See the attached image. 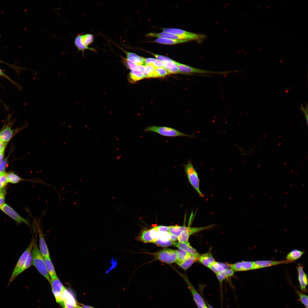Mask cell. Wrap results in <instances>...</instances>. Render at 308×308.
I'll return each mask as SVG.
<instances>
[{"instance_id":"1","label":"cell","mask_w":308,"mask_h":308,"mask_svg":"<svg viewBox=\"0 0 308 308\" xmlns=\"http://www.w3.org/2000/svg\"><path fill=\"white\" fill-rule=\"evenodd\" d=\"M37 234L33 239V245L31 251L33 265L40 273L49 282L50 279L47 271L43 256L41 254L37 246Z\"/></svg>"},{"instance_id":"2","label":"cell","mask_w":308,"mask_h":308,"mask_svg":"<svg viewBox=\"0 0 308 308\" xmlns=\"http://www.w3.org/2000/svg\"><path fill=\"white\" fill-rule=\"evenodd\" d=\"M144 131L153 132L167 137H186L191 138L194 137V136L193 135L187 134L173 128L167 126H148L144 129Z\"/></svg>"},{"instance_id":"3","label":"cell","mask_w":308,"mask_h":308,"mask_svg":"<svg viewBox=\"0 0 308 308\" xmlns=\"http://www.w3.org/2000/svg\"><path fill=\"white\" fill-rule=\"evenodd\" d=\"M184 168L190 184L200 196L203 197V194L200 190L199 180L197 173L191 159H189L187 163L184 165Z\"/></svg>"},{"instance_id":"4","label":"cell","mask_w":308,"mask_h":308,"mask_svg":"<svg viewBox=\"0 0 308 308\" xmlns=\"http://www.w3.org/2000/svg\"><path fill=\"white\" fill-rule=\"evenodd\" d=\"M94 40V36L93 35L86 34L77 36L74 38V43L78 50L81 51L84 55V51L87 49L96 51L94 48L88 47L93 42Z\"/></svg>"},{"instance_id":"5","label":"cell","mask_w":308,"mask_h":308,"mask_svg":"<svg viewBox=\"0 0 308 308\" xmlns=\"http://www.w3.org/2000/svg\"><path fill=\"white\" fill-rule=\"evenodd\" d=\"M33 245V239L28 247L22 254L18 260L10 276L8 287L11 282L20 274V271L24 266L29 253L31 252Z\"/></svg>"},{"instance_id":"6","label":"cell","mask_w":308,"mask_h":308,"mask_svg":"<svg viewBox=\"0 0 308 308\" xmlns=\"http://www.w3.org/2000/svg\"><path fill=\"white\" fill-rule=\"evenodd\" d=\"M148 36L156 37L158 38H165L173 39L184 40H196L200 41L205 38L203 35L198 34L195 36H187L165 32H161L158 33H149L146 35Z\"/></svg>"},{"instance_id":"7","label":"cell","mask_w":308,"mask_h":308,"mask_svg":"<svg viewBox=\"0 0 308 308\" xmlns=\"http://www.w3.org/2000/svg\"><path fill=\"white\" fill-rule=\"evenodd\" d=\"M155 258L167 264H171L177 260V250L165 248L153 254Z\"/></svg>"},{"instance_id":"8","label":"cell","mask_w":308,"mask_h":308,"mask_svg":"<svg viewBox=\"0 0 308 308\" xmlns=\"http://www.w3.org/2000/svg\"><path fill=\"white\" fill-rule=\"evenodd\" d=\"M214 224H211L206 226L202 227H190L185 226V229L177 237L179 242L186 243L188 242L190 236L194 234L208 229L212 227Z\"/></svg>"},{"instance_id":"9","label":"cell","mask_w":308,"mask_h":308,"mask_svg":"<svg viewBox=\"0 0 308 308\" xmlns=\"http://www.w3.org/2000/svg\"><path fill=\"white\" fill-rule=\"evenodd\" d=\"M50 282L56 302L62 306L63 303L62 293L65 287L58 278L56 279H50Z\"/></svg>"},{"instance_id":"10","label":"cell","mask_w":308,"mask_h":308,"mask_svg":"<svg viewBox=\"0 0 308 308\" xmlns=\"http://www.w3.org/2000/svg\"><path fill=\"white\" fill-rule=\"evenodd\" d=\"M62 298L63 308H76V301L71 291L65 288L62 293Z\"/></svg>"},{"instance_id":"11","label":"cell","mask_w":308,"mask_h":308,"mask_svg":"<svg viewBox=\"0 0 308 308\" xmlns=\"http://www.w3.org/2000/svg\"><path fill=\"white\" fill-rule=\"evenodd\" d=\"M188 287L191 293L193 299L198 308H206L207 307L204 299L195 288L188 279L186 276L184 277Z\"/></svg>"},{"instance_id":"12","label":"cell","mask_w":308,"mask_h":308,"mask_svg":"<svg viewBox=\"0 0 308 308\" xmlns=\"http://www.w3.org/2000/svg\"><path fill=\"white\" fill-rule=\"evenodd\" d=\"M1 209L7 215L14 220L18 224L24 223L29 225L28 220L21 217L16 212L7 204L4 203L1 206Z\"/></svg>"},{"instance_id":"13","label":"cell","mask_w":308,"mask_h":308,"mask_svg":"<svg viewBox=\"0 0 308 308\" xmlns=\"http://www.w3.org/2000/svg\"><path fill=\"white\" fill-rule=\"evenodd\" d=\"M229 266L230 268L234 271H244L254 270V264L253 262L252 261H243L229 264Z\"/></svg>"},{"instance_id":"14","label":"cell","mask_w":308,"mask_h":308,"mask_svg":"<svg viewBox=\"0 0 308 308\" xmlns=\"http://www.w3.org/2000/svg\"><path fill=\"white\" fill-rule=\"evenodd\" d=\"M253 262L254 264V270L268 267L280 264L291 263L286 260L281 261L262 260L256 261Z\"/></svg>"},{"instance_id":"15","label":"cell","mask_w":308,"mask_h":308,"mask_svg":"<svg viewBox=\"0 0 308 308\" xmlns=\"http://www.w3.org/2000/svg\"><path fill=\"white\" fill-rule=\"evenodd\" d=\"M302 265L299 263L297 267L298 271V279L299 283L300 289L303 292H306L307 286L308 284V279L306 274L303 269Z\"/></svg>"},{"instance_id":"16","label":"cell","mask_w":308,"mask_h":308,"mask_svg":"<svg viewBox=\"0 0 308 308\" xmlns=\"http://www.w3.org/2000/svg\"><path fill=\"white\" fill-rule=\"evenodd\" d=\"M37 227L39 236V250L44 258L50 257L47 246L43 237L42 232L38 225Z\"/></svg>"},{"instance_id":"17","label":"cell","mask_w":308,"mask_h":308,"mask_svg":"<svg viewBox=\"0 0 308 308\" xmlns=\"http://www.w3.org/2000/svg\"><path fill=\"white\" fill-rule=\"evenodd\" d=\"M174 246L179 248L182 249L191 255H192L198 260L200 256V254L189 244V242L176 243Z\"/></svg>"},{"instance_id":"18","label":"cell","mask_w":308,"mask_h":308,"mask_svg":"<svg viewBox=\"0 0 308 308\" xmlns=\"http://www.w3.org/2000/svg\"><path fill=\"white\" fill-rule=\"evenodd\" d=\"M125 53L126 58L125 60L131 63L138 65H143L144 64V58L133 52H130L122 49Z\"/></svg>"},{"instance_id":"19","label":"cell","mask_w":308,"mask_h":308,"mask_svg":"<svg viewBox=\"0 0 308 308\" xmlns=\"http://www.w3.org/2000/svg\"><path fill=\"white\" fill-rule=\"evenodd\" d=\"M198 261L208 267L216 261L212 254L210 252H207L200 255Z\"/></svg>"},{"instance_id":"20","label":"cell","mask_w":308,"mask_h":308,"mask_svg":"<svg viewBox=\"0 0 308 308\" xmlns=\"http://www.w3.org/2000/svg\"><path fill=\"white\" fill-rule=\"evenodd\" d=\"M46 269L51 279H56L58 277L50 257L44 258Z\"/></svg>"},{"instance_id":"21","label":"cell","mask_w":308,"mask_h":308,"mask_svg":"<svg viewBox=\"0 0 308 308\" xmlns=\"http://www.w3.org/2000/svg\"><path fill=\"white\" fill-rule=\"evenodd\" d=\"M208 268L216 274L223 272L230 267L229 264L215 261Z\"/></svg>"},{"instance_id":"22","label":"cell","mask_w":308,"mask_h":308,"mask_svg":"<svg viewBox=\"0 0 308 308\" xmlns=\"http://www.w3.org/2000/svg\"><path fill=\"white\" fill-rule=\"evenodd\" d=\"M198 260L192 255L188 258L183 260H177L176 264L184 270L189 268L195 262Z\"/></svg>"},{"instance_id":"23","label":"cell","mask_w":308,"mask_h":308,"mask_svg":"<svg viewBox=\"0 0 308 308\" xmlns=\"http://www.w3.org/2000/svg\"><path fill=\"white\" fill-rule=\"evenodd\" d=\"M162 29L163 32H165L185 36H195L198 35L177 29L162 28Z\"/></svg>"},{"instance_id":"24","label":"cell","mask_w":308,"mask_h":308,"mask_svg":"<svg viewBox=\"0 0 308 308\" xmlns=\"http://www.w3.org/2000/svg\"><path fill=\"white\" fill-rule=\"evenodd\" d=\"M144 78L143 73L137 69L131 70L128 76V79L131 83H135Z\"/></svg>"},{"instance_id":"25","label":"cell","mask_w":308,"mask_h":308,"mask_svg":"<svg viewBox=\"0 0 308 308\" xmlns=\"http://www.w3.org/2000/svg\"><path fill=\"white\" fill-rule=\"evenodd\" d=\"M164 68L167 71L169 74H177L179 73V70L175 61L172 60L166 61L163 63Z\"/></svg>"},{"instance_id":"26","label":"cell","mask_w":308,"mask_h":308,"mask_svg":"<svg viewBox=\"0 0 308 308\" xmlns=\"http://www.w3.org/2000/svg\"><path fill=\"white\" fill-rule=\"evenodd\" d=\"M304 253L303 251L294 249L287 254L285 259L286 260L292 262L300 258Z\"/></svg>"},{"instance_id":"27","label":"cell","mask_w":308,"mask_h":308,"mask_svg":"<svg viewBox=\"0 0 308 308\" xmlns=\"http://www.w3.org/2000/svg\"><path fill=\"white\" fill-rule=\"evenodd\" d=\"M13 134L11 127H7L0 132V139L3 142H7L11 139Z\"/></svg>"},{"instance_id":"28","label":"cell","mask_w":308,"mask_h":308,"mask_svg":"<svg viewBox=\"0 0 308 308\" xmlns=\"http://www.w3.org/2000/svg\"><path fill=\"white\" fill-rule=\"evenodd\" d=\"M188 41L184 40L162 38H158L153 41L157 43L167 44H173L183 43Z\"/></svg>"},{"instance_id":"29","label":"cell","mask_w":308,"mask_h":308,"mask_svg":"<svg viewBox=\"0 0 308 308\" xmlns=\"http://www.w3.org/2000/svg\"><path fill=\"white\" fill-rule=\"evenodd\" d=\"M137 238L144 243H153V240L151 236L150 230L142 231Z\"/></svg>"},{"instance_id":"30","label":"cell","mask_w":308,"mask_h":308,"mask_svg":"<svg viewBox=\"0 0 308 308\" xmlns=\"http://www.w3.org/2000/svg\"><path fill=\"white\" fill-rule=\"evenodd\" d=\"M185 226H169L168 232L171 234L178 237L185 229Z\"/></svg>"},{"instance_id":"31","label":"cell","mask_w":308,"mask_h":308,"mask_svg":"<svg viewBox=\"0 0 308 308\" xmlns=\"http://www.w3.org/2000/svg\"><path fill=\"white\" fill-rule=\"evenodd\" d=\"M154 243L160 246L167 247L172 245H174L176 243L170 240H165L158 238L155 240Z\"/></svg>"},{"instance_id":"32","label":"cell","mask_w":308,"mask_h":308,"mask_svg":"<svg viewBox=\"0 0 308 308\" xmlns=\"http://www.w3.org/2000/svg\"><path fill=\"white\" fill-rule=\"evenodd\" d=\"M5 175L7 182L16 183L23 180V179L12 172L6 173Z\"/></svg>"},{"instance_id":"33","label":"cell","mask_w":308,"mask_h":308,"mask_svg":"<svg viewBox=\"0 0 308 308\" xmlns=\"http://www.w3.org/2000/svg\"><path fill=\"white\" fill-rule=\"evenodd\" d=\"M169 74L167 71L164 68H157L155 69L153 78L164 77Z\"/></svg>"},{"instance_id":"34","label":"cell","mask_w":308,"mask_h":308,"mask_svg":"<svg viewBox=\"0 0 308 308\" xmlns=\"http://www.w3.org/2000/svg\"><path fill=\"white\" fill-rule=\"evenodd\" d=\"M154 68L151 65H145V68L143 73L144 78L153 77Z\"/></svg>"},{"instance_id":"35","label":"cell","mask_w":308,"mask_h":308,"mask_svg":"<svg viewBox=\"0 0 308 308\" xmlns=\"http://www.w3.org/2000/svg\"><path fill=\"white\" fill-rule=\"evenodd\" d=\"M177 260H183L189 258L191 255L185 250L179 248L177 250Z\"/></svg>"},{"instance_id":"36","label":"cell","mask_w":308,"mask_h":308,"mask_svg":"<svg viewBox=\"0 0 308 308\" xmlns=\"http://www.w3.org/2000/svg\"><path fill=\"white\" fill-rule=\"evenodd\" d=\"M32 264V258L31 252L29 253L24 266L20 271V274L29 268Z\"/></svg>"},{"instance_id":"37","label":"cell","mask_w":308,"mask_h":308,"mask_svg":"<svg viewBox=\"0 0 308 308\" xmlns=\"http://www.w3.org/2000/svg\"><path fill=\"white\" fill-rule=\"evenodd\" d=\"M297 292L299 295L301 303L304 305L306 308H308V296L297 290Z\"/></svg>"},{"instance_id":"38","label":"cell","mask_w":308,"mask_h":308,"mask_svg":"<svg viewBox=\"0 0 308 308\" xmlns=\"http://www.w3.org/2000/svg\"><path fill=\"white\" fill-rule=\"evenodd\" d=\"M150 65L152 66L155 69L157 68H164L163 63L161 61L155 58Z\"/></svg>"},{"instance_id":"39","label":"cell","mask_w":308,"mask_h":308,"mask_svg":"<svg viewBox=\"0 0 308 308\" xmlns=\"http://www.w3.org/2000/svg\"><path fill=\"white\" fill-rule=\"evenodd\" d=\"M153 228L156 232L159 233H163L166 232L168 231L169 226H159Z\"/></svg>"},{"instance_id":"40","label":"cell","mask_w":308,"mask_h":308,"mask_svg":"<svg viewBox=\"0 0 308 308\" xmlns=\"http://www.w3.org/2000/svg\"><path fill=\"white\" fill-rule=\"evenodd\" d=\"M150 54H151L153 56H155L156 58H157L158 60L161 61L163 63L166 61L171 60H172V59H170V58L168 57L165 56H163L155 54L151 52H150Z\"/></svg>"},{"instance_id":"41","label":"cell","mask_w":308,"mask_h":308,"mask_svg":"<svg viewBox=\"0 0 308 308\" xmlns=\"http://www.w3.org/2000/svg\"><path fill=\"white\" fill-rule=\"evenodd\" d=\"M216 275L217 279L221 285L222 284L223 281L227 277L224 271L216 274Z\"/></svg>"},{"instance_id":"42","label":"cell","mask_w":308,"mask_h":308,"mask_svg":"<svg viewBox=\"0 0 308 308\" xmlns=\"http://www.w3.org/2000/svg\"><path fill=\"white\" fill-rule=\"evenodd\" d=\"M5 189H1L0 191V208L4 204L5 200Z\"/></svg>"},{"instance_id":"43","label":"cell","mask_w":308,"mask_h":308,"mask_svg":"<svg viewBox=\"0 0 308 308\" xmlns=\"http://www.w3.org/2000/svg\"><path fill=\"white\" fill-rule=\"evenodd\" d=\"M7 159H3L0 163V173L4 172L7 165Z\"/></svg>"},{"instance_id":"44","label":"cell","mask_w":308,"mask_h":308,"mask_svg":"<svg viewBox=\"0 0 308 308\" xmlns=\"http://www.w3.org/2000/svg\"><path fill=\"white\" fill-rule=\"evenodd\" d=\"M305 108H304L303 106V105L301 104L300 107V109L303 112L305 116L306 119L307 121L308 120V106L307 104L305 106Z\"/></svg>"},{"instance_id":"45","label":"cell","mask_w":308,"mask_h":308,"mask_svg":"<svg viewBox=\"0 0 308 308\" xmlns=\"http://www.w3.org/2000/svg\"><path fill=\"white\" fill-rule=\"evenodd\" d=\"M227 277L232 276L234 273V271L231 268H228L224 271Z\"/></svg>"},{"instance_id":"46","label":"cell","mask_w":308,"mask_h":308,"mask_svg":"<svg viewBox=\"0 0 308 308\" xmlns=\"http://www.w3.org/2000/svg\"><path fill=\"white\" fill-rule=\"evenodd\" d=\"M7 142H2L0 143V154L4 152Z\"/></svg>"},{"instance_id":"47","label":"cell","mask_w":308,"mask_h":308,"mask_svg":"<svg viewBox=\"0 0 308 308\" xmlns=\"http://www.w3.org/2000/svg\"><path fill=\"white\" fill-rule=\"evenodd\" d=\"M0 76L3 77H4L10 81H11L12 82L14 83L15 82L12 80L8 76L6 75L2 71L0 68Z\"/></svg>"},{"instance_id":"48","label":"cell","mask_w":308,"mask_h":308,"mask_svg":"<svg viewBox=\"0 0 308 308\" xmlns=\"http://www.w3.org/2000/svg\"><path fill=\"white\" fill-rule=\"evenodd\" d=\"M76 308H94L92 307H91L89 306L86 305H83L82 306H80L79 305H77Z\"/></svg>"},{"instance_id":"49","label":"cell","mask_w":308,"mask_h":308,"mask_svg":"<svg viewBox=\"0 0 308 308\" xmlns=\"http://www.w3.org/2000/svg\"><path fill=\"white\" fill-rule=\"evenodd\" d=\"M170 240L172 241L175 242L177 240V237L171 234Z\"/></svg>"},{"instance_id":"50","label":"cell","mask_w":308,"mask_h":308,"mask_svg":"<svg viewBox=\"0 0 308 308\" xmlns=\"http://www.w3.org/2000/svg\"><path fill=\"white\" fill-rule=\"evenodd\" d=\"M6 184L4 183L0 179V189H2L4 187Z\"/></svg>"},{"instance_id":"51","label":"cell","mask_w":308,"mask_h":308,"mask_svg":"<svg viewBox=\"0 0 308 308\" xmlns=\"http://www.w3.org/2000/svg\"><path fill=\"white\" fill-rule=\"evenodd\" d=\"M4 156V152L0 154V163L2 161Z\"/></svg>"},{"instance_id":"52","label":"cell","mask_w":308,"mask_h":308,"mask_svg":"<svg viewBox=\"0 0 308 308\" xmlns=\"http://www.w3.org/2000/svg\"><path fill=\"white\" fill-rule=\"evenodd\" d=\"M205 302H206V305H207V306H208L207 307H208V308H214L211 305H210L209 304H208L207 302H206V301H205Z\"/></svg>"},{"instance_id":"53","label":"cell","mask_w":308,"mask_h":308,"mask_svg":"<svg viewBox=\"0 0 308 308\" xmlns=\"http://www.w3.org/2000/svg\"><path fill=\"white\" fill-rule=\"evenodd\" d=\"M6 173L5 172L0 173V176L5 175Z\"/></svg>"},{"instance_id":"54","label":"cell","mask_w":308,"mask_h":308,"mask_svg":"<svg viewBox=\"0 0 308 308\" xmlns=\"http://www.w3.org/2000/svg\"><path fill=\"white\" fill-rule=\"evenodd\" d=\"M2 142H3L0 139V143H1Z\"/></svg>"},{"instance_id":"55","label":"cell","mask_w":308,"mask_h":308,"mask_svg":"<svg viewBox=\"0 0 308 308\" xmlns=\"http://www.w3.org/2000/svg\"><path fill=\"white\" fill-rule=\"evenodd\" d=\"M0 62H3L2 61H1L0 60Z\"/></svg>"},{"instance_id":"56","label":"cell","mask_w":308,"mask_h":308,"mask_svg":"<svg viewBox=\"0 0 308 308\" xmlns=\"http://www.w3.org/2000/svg\"><path fill=\"white\" fill-rule=\"evenodd\" d=\"M268 6L266 8L267 9L268 8Z\"/></svg>"},{"instance_id":"57","label":"cell","mask_w":308,"mask_h":308,"mask_svg":"<svg viewBox=\"0 0 308 308\" xmlns=\"http://www.w3.org/2000/svg\"><path fill=\"white\" fill-rule=\"evenodd\" d=\"M261 49V48H260V49H259V50H260V49Z\"/></svg>"},{"instance_id":"58","label":"cell","mask_w":308,"mask_h":308,"mask_svg":"<svg viewBox=\"0 0 308 308\" xmlns=\"http://www.w3.org/2000/svg\"><path fill=\"white\" fill-rule=\"evenodd\" d=\"M206 308H208V307H206Z\"/></svg>"}]
</instances>
